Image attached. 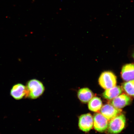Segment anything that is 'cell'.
<instances>
[{
  "mask_svg": "<svg viewBox=\"0 0 134 134\" xmlns=\"http://www.w3.org/2000/svg\"><path fill=\"white\" fill-rule=\"evenodd\" d=\"M26 97L35 99L39 98L43 94L45 87L41 82L36 79H32L28 82L26 86Z\"/></svg>",
  "mask_w": 134,
  "mask_h": 134,
  "instance_id": "cell-1",
  "label": "cell"
},
{
  "mask_svg": "<svg viewBox=\"0 0 134 134\" xmlns=\"http://www.w3.org/2000/svg\"><path fill=\"white\" fill-rule=\"evenodd\" d=\"M77 96L80 101L83 103H88L93 96V93L88 88H83L78 90Z\"/></svg>",
  "mask_w": 134,
  "mask_h": 134,
  "instance_id": "cell-11",
  "label": "cell"
},
{
  "mask_svg": "<svg viewBox=\"0 0 134 134\" xmlns=\"http://www.w3.org/2000/svg\"><path fill=\"white\" fill-rule=\"evenodd\" d=\"M93 120L94 127L97 131L103 132L108 129V120L102 114H95L94 116Z\"/></svg>",
  "mask_w": 134,
  "mask_h": 134,
  "instance_id": "cell-5",
  "label": "cell"
},
{
  "mask_svg": "<svg viewBox=\"0 0 134 134\" xmlns=\"http://www.w3.org/2000/svg\"><path fill=\"white\" fill-rule=\"evenodd\" d=\"M98 81L102 88L105 90L108 89L116 86V77L111 72L104 71L100 75Z\"/></svg>",
  "mask_w": 134,
  "mask_h": 134,
  "instance_id": "cell-3",
  "label": "cell"
},
{
  "mask_svg": "<svg viewBox=\"0 0 134 134\" xmlns=\"http://www.w3.org/2000/svg\"><path fill=\"white\" fill-rule=\"evenodd\" d=\"M26 86L22 84L18 83L13 86L10 94L15 99L19 100L26 97Z\"/></svg>",
  "mask_w": 134,
  "mask_h": 134,
  "instance_id": "cell-8",
  "label": "cell"
},
{
  "mask_svg": "<svg viewBox=\"0 0 134 134\" xmlns=\"http://www.w3.org/2000/svg\"><path fill=\"white\" fill-rule=\"evenodd\" d=\"M120 109L115 108L110 104H106L102 107L100 109V113L108 120H110L115 118L121 113Z\"/></svg>",
  "mask_w": 134,
  "mask_h": 134,
  "instance_id": "cell-6",
  "label": "cell"
},
{
  "mask_svg": "<svg viewBox=\"0 0 134 134\" xmlns=\"http://www.w3.org/2000/svg\"><path fill=\"white\" fill-rule=\"evenodd\" d=\"M93 120L91 114L87 113L80 116L79 120V129L83 132H87L93 128Z\"/></svg>",
  "mask_w": 134,
  "mask_h": 134,
  "instance_id": "cell-4",
  "label": "cell"
},
{
  "mask_svg": "<svg viewBox=\"0 0 134 134\" xmlns=\"http://www.w3.org/2000/svg\"><path fill=\"white\" fill-rule=\"evenodd\" d=\"M123 90L121 87L116 86L105 90L103 93V96L107 99H113L121 94Z\"/></svg>",
  "mask_w": 134,
  "mask_h": 134,
  "instance_id": "cell-10",
  "label": "cell"
},
{
  "mask_svg": "<svg viewBox=\"0 0 134 134\" xmlns=\"http://www.w3.org/2000/svg\"><path fill=\"white\" fill-rule=\"evenodd\" d=\"M102 102L99 98L94 97L89 102L88 108L92 111L98 112L101 109Z\"/></svg>",
  "mask_w": 134,
  "mask_h": 134,
  "instance_id": "cell-12",
  "label": "cell"
},
{
  "mask_svg": "<svg viewBox=\"0 0 134 134\" xmlns=\"http://www.w3.org/2000/svg\"><path fill=\"white\" fill-rule=\"evenodd\" d=\"M133 56L134 58V53H133Z\"/></svg>",
  "mask_w": 134,
  "mask_h": 134,
  "instance_id": "cell-14",
  "label": "cell"
},
{
  "mask_svg": "<svg viewBox=\"0 0 134 134\" xmlns=\"http://www.w3.org/2000/svg\"><path fill=\"white\" fill-rule=\"evenodd\" d=\"M122 87L127 94L134 97V80L123 83Z\"/></svg>",
  "mask_w": 134,
  "mask_h": 134,
  "instance_id": "cell-13",
  "label": "cell"
},
{
  "mask_svg": "<svg viewBox=\"0 0 134 134\" xmlns=\"http://www.w3.org/2000/svg\"><path fill=\"white\" fill-rule=\"evenodd\" d=\"M131 102V99L130 97L128 95L123 94L114 98L111 103L115 108L120 109L129 105Z\"/></svg>",
  "mask_w": 134,
  "mask_h": 134,
  "instance_id": "cell-7",
  "label": "cell"
},
{
  "mask_svg": "<svg viewBox=\"0 0 134 134\" xmlns=\"http://www.w3.org/2000/svg\"><path fill=\"white\" fill-rule=\"evenodd\" d=\"M126 118L123 114L118 115L110 120L108 124V132L110 134L119 133L124 129Z\"/></svg>",
  "mask_w": 134,
  "mask_h": 134,
  "instance_id": "cell-2",
  "label": "cell"
},
{
  "mask_svg": "<svg viewBox=\"0 0 134 134\" xmlns=\"http://www.w3.org/2000/svg\"><path fill=\"white\" fill-rule=\"evenodd\" d=\"M121 75L122 79L126 81L134 80V64H128L123 66Z\"/></svg>",
  "mask_w": 134,
  "mask_h": 134,
  "instance_id": "cell-9",
  "label": "cell"
}]
</instances>
